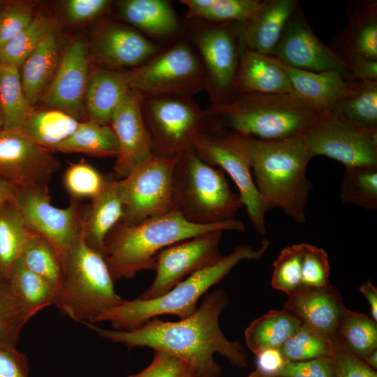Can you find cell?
<instances>
[{
    "mask_svg": "<svg viewBox=\"0 0 377 377\" xmlns=\"http://www.w3.org/2000/svg\"><path fill=\"white\" fill-rule=\"evenodd\" d=\"M280 349L288 362L332 357L334 349V339L302 325Z\"/></svg>",
    "mask_w": 377,
    "mask_h": 377,
    "instance_id": "7bdbcfd3",
    "label": "cell"
},
{
    "mask_svg": "<svg viewBox=\"0 0 377 377\" xmlns=\"http://www.w3.org/2000/svg\"><path fill=\"white\" fill-rule=\"evenodd\" d=\"M300 5L296 0H264L246 21L236 23L240 48L273 55L290 17Z\"/></svg>",
    "mask_w": 377,
    "mask_h": 377,
    "instance_id": "44dd1931",
    "label": "cell"
},
{
    "mask_svg": "<svg viewBox=\"0 0 377 377\" xmlns=\"http://www.w3.org/2000/svg\"><path fill=\"white\" fill-rule=\"evenodd\" d=\"M369 367L374 370L377 369V350L372 352L367 357L362 360Z\"/></svg>",
    "mask_w": 377,
    "mask_h": 377,
    "instance_id": "680465c9",
    "label": "cell"
},
{
    "mask_svg": "<svg viewBox=\"0 0 377 377\" xmlns=\"http://www.w3.org/2000/svg\"><path fill=\"white\" fill-rule=\"evenodd\" d=\"M131 89L128 71H93L89 75L84 99L88 121L110 125L114 110Z\"/></svg>",
    "mask_w": 377,
    "mask_h": 377,
    "instance_id": "484cf974",
    "label": "cell"
},
{
    "mask_svg": "<svg viewBox=\"0 0 377 377\" xmlns=\"http://www.w3.org/2000/svg\"><path fill=\"white\" fill-rule=\"evenodd\" d=\"M3 1H1V0H0V8H1L2 3H3Z\"/></svg>",
    "mask_w": 377,
    "mask_h": 377,
    "instance_id": "be15d7a7",
    "label": "cell"
},
{
    "mask_svg": "<svg viewBox=\"0 0 377 377\" xmlns=\"http://www.w3.org/2000/svg\"><path fill=\"white\" fill-rule=\"evenodd\" d=\"M9 279L29 319L41 309L55 305L57 291L45 280L28 269L20 259L15 264Z\"/></svg>",
    "mask_w": 377,
    "mask_h": 377,
    "instance_id": "d590c367",
    "label": "cell"
},
{
    "mask_svg": "<svg viewBox=\"0 0 377 377\" xmlns=\"http://www.w3.org/2000/svg\"><path fill=\"white\" fill-rule=\"evenodd\" d=\"M302 323L283 308L271 310L253 320L244 331L247 347L256 355L280 348L301 327Z\"/></svg>",
    "mask_w": 377,
    "mask_h": 377,
    "instance_id": "f546056e",
    "label": "cell"
},
{
    "mask_svg": "<svg viewBox=\"0 0 377 377\" xmlns=\"http://www.w3.org/2000/svg\"><path fill=\"white\" fill-rule=\"evenodd\" d=\"M80 121L72 114L57 109L34 110L22 132L32 142L50 151L66 140Z\"/></svg>",
    "mask_w": 377,
    "mask_h": 377,
    "instance_id": "4dcf8cb0",
    "label": "cell"
},
{
    "mask_svg": "<svg viewBox=\"0 0 377 377\" xmlns=\"http://www.w3.org/2000/svg\"><path fill=\"white\" fill-rule=\"evenodd\" d=\"M188 17L214 24L242 23L260 7L261 0H182Z\"/></svg>",
    "mask_w": 377,
    "mask_h": 377,
    "instance_id": "74e56055",
    "label": "cell"
},
{
    "mask_svg": "<svg viewBox=\"0 0 377 377\" xmlns=\"http://www.w3.org/2000/svg\"><path fill=\"white\" fill-rule=\"evenodd\" d=\"M96 60L110 70L135 68L158 54V47L135 29L117 23L103 27L93 40Z\"/></svg>",
    "mask_w": 377,
    "mask_h": 377,
    "instance_id": "ffe728a7",
    "label": "cell"
},
{
    "mask_svg": "<svg viewBox=\"0 0 377 377\" xmlns=\"http://www.w3.org/2000/svg\"><path fill=\"white\" fill-rule=\"evenodd\" d=\"M223 232H207L161 250L155 258V278L138 298L148 300L161 297L186 276L218 262L223 256L219 251Z\"/></svg>",
    "mask_w": 377,
    "mask_h": 377,
    "instance_id": "9a60e30c",
    "label": "cell"
},
{
    "mask_svg": "<svg viewBox=\"0 0 377 377\" xmlns=\"http://www.w3.org/2000/svg\"><path fill=\"white\" fill-rule=\"evenodd\" d=\"M111 2L108 0H68L65 3L67 18L73 23L91 20L108 9Z\"/></svg>",
    "mask_w": 377,
    "mask_h": 377,
    "instance_id": "816d5d0a",
    "label": "cell"
},
{
    "mask_svg": "<svg viewBox=\"0 0 377 377\" xmlns=\"http://www.w3.org/2000/svg\"><path fill=\"white\" fill-rule=\"evenodd\" d=\"M302 137L313 157L327 156L345 168L377 167V131L321 113Z\"/></svg>",
    "mask_w": 377,
    "mask_h": 377,
    "instance_id": "7c38bea8",
    "label": "cell"
},
{
    "mask_svg": "<svg viewBox=\"0 0 377 377\" xmlns=\"http://www.w3.org/2000/svg\"><path fill=\"white\" fill-rule=\"evenodd\" d=\"M194 44L206 74V87L212 104L234 98L240 45L236 23L215 24L198 31Z\"/></svg>",
    "mask_w": 377,
    "mask_h": 377,
    "instance_id": "5bb4252c",
    "label": "cell"
},
{
    "mask_svg": "<svg viewBox=\"0 0 377 377\" xmlns=\"http://www.w3.org/2000/svg\"><path fill=\"white\" fill-rule=\"evenodd\" d=\"M12 202L28 230L46 239L62 260L81 233L83 219L75 202L54 207L48 186L19 188Z\"/></svg>",
    "mask_w": 377,
    "mask_h": 377,
    "instance_id": "4fadbf2b",
    "label": "cell"
},
{
    "mask_svg": "<svg viewBox=\"0 0 377 377\" xmlns=\"http://www.w3.org/2000/svg\"><path fill=\"white\" fill-rule=\"evenodd\" d=\"M340 199L367 210L377 209V167L345 168Z\"/></svg>",
    "mask_w": 377,
    "mask_h": 377,
    "instance_id": "60d3db41",
    "label": "cell"
},
{
    "mask_svg": "<svg viewBox=\"0 0 377 377\" xmlns=\"http://www.w3.org/2000/svg\"><path fill=\"white\" fill-rule=\"evenodd\" d=\"M142 110L154 155L167 158L193 149L207 117L190 96L144 97Z\"/></svg>",
    "mask_w": 377,
    "mask_h": 377,
    "instance_id": "ba28073f",
    "label": "cell"
},
{
    "mask_svg": "<svg viewBox=\"0 0 377 377\" xmlns=\"http://www.w3.org/2000/svg\"><path fill=\"white\" fill-rule=\"evenodd\" d=\"M34 7L24 1H3L0 8V50L27 27L34 18Z\"/></svg>",
    "mask_w": 377,
    "mask_h": 377,
    "instance_id": "7dc6e473",
    "label": "cell"
},
{
    "mask_svg": "<svg viewBox=\"0 0 377 377\" xmlns=\"http://www.w3.org/2000/svg\"><path fill=\"white\" fill-rule=\"evenodd\" d=\"M63 276L55 306L82 323H96L105 311L124 302L102 254L89 247L82 234L62 258Z\"/></svg>",
    "mask_w": 377,
    "mask_h": 377,
    "instance_id": "52a82bcc",
    "label": "cell"
},
{
    "mask_svg": "<svg viewBox=\"0 0 377 377\" xmlns=\"http://www.w3.org/2000/svg\"><path fill=\"white\" fill-rule=\"evenodd\" d=\"M59 160L22 131L0 129V179L18 188L48 186Z\"/></svg>",
    "mask_w": 377,
    "mask_h": 377,
    "instance_id": "2e32d148",
    "label": "cell"
},
{
    "mask_svg": "<svg viewBox=\"0 0 377 377\" xmlns=\"http://www.w3.org/2000/svg\"><path fill=\"white\" fill-rule=\"evenodd\" d=\"M360 291L364 295L370 306L371 316L377 321V288L372 282L368 279L360 287Z\"/></svg>",
    "mask_w": 377,
    "mask_h": 377,
    "instance_id": "9f6ffc18",
    "label": "cell"
},
{
    "mask_svg": "<svg viewBox=\"0 0 377 377\" xmlns=\"http://www.w3.org/2000/svg\"><path fill=\"white\" fill-rule=\"evenodd\" d=\"M330 113L359 127L377 131V82L350 80L348 90Z\"/></svg>",
    "mask_w": 377,
    "mask_h": 377,
    "instance_id": "1f68e13d",
    "label": "cell"
},
{
    "mask_svg": "<svg viewBox=\"0 0 377 377\" xmlns=\"http://www.w3.org/2000/svg\"><path fill=\"white\" fill-rule=\"evenodd\" d=\"M20 259L28 269L45 280L58 292L63 276L62 262L46 239L30 232Z\"/></svg>",
    "mask_w": 377,
    "mask_h": 377,
    "instance_id": "f35d334b",
    "label": "cell"
},
{
    "mask_svg": "<svg viewBox=\"0 0 377 377\" xmlns=\"http://www.w3.org/2000/svg\"><path fill=\"white\" fill-rule=\"evenodd\" d=\"M58 33L57 23L20 68L24 91L34 105L42 100L58 69L61 60Z\"/></svg>",
    "mask_w": 377,
    "mask_h": 377,
    "instance_id": "83f0119b",
    "label": "cell"
},
{
    "mask_svg": "<svg viewBox=\"0 0 377 377\" xmlns=\"http://www.w3.org/2000/svg\"><path fill=\"white\" fill-rule=\"evenodd\" d=\"M269 246V242L265 239L257 249L249 245H239L230 253L188 276L163 295L148 300H124L118 306L102 313L96 323L108 321L114 330H132L161 315L170 314L180 319L186 318L197 310L199 299L211 287L221 281L241 261L260 260Z\"/></svg>",
    "mask_w": 377,
    "mask_h": 377,
    "instance_id": "5b68a950",
    "label": "cell"
},
{
    "mask_svg": "<svg viewBox=\"0 0 377 377\" xmlns=\"http://www.w3.org/2000/svg\"><path fill=\"white\" fill-rule=\"evenodd\" d=\"M193 149L212 166L217 165L226 172L236 184L248 216L261 235L266 232L267 209L256 186L249 161L240 136L216 126L213 132L204 128L198 135Z\"/></svg>",
    "mask_w": 377,
    "mask_h": 377,
    "instance_id": "30bf717a",
    "label": "cell"
},
{
    "mask_svg": "<svg viewBox=\"0 0 377 377\" xmlns=\"http://www.w3.org/2000/svg\"><path fill=\"white\" fill-rule=\"evenodd\" d=\"M274 59L289 78L295 94L320 113L331 112L349 89L350 80L338 72L304 71Z\"/></svg>",
    "mask_w": 377,
    "mask_h": 377,
    "instance_id": "603a6c76",
    "label": "cell"
},
{
    "mask_svg": "<svg viewBox=\"0 0 377 377\" xmlns=\"http://www.w3.org/2000/svg\"><path fill=\"white\" fill-rule=\"evenodd\" d=\"M332 359L336 377H377L376 370L348 351L335 339Z\"/></svg>",
    "mask_w": 377,
    "mask_h": 377,
    "instance_id": "681fc988",
    "label": "cell"
},
{
    "mask_svg": "<svg viewBox=\"0 0 377 377\" xmlns=\"http://www.w3.org/2000/svg\"><path fill=\"white\" fill-rule=\"evenodd\" d=\"M57 23L46 15H36L27 27L0 50V64L20 69L27 59Z\"/></svg>",
    "mask_w": 377,
    "mask_h": 377,
    "instance_id": "ab89813d",
    "label": "cell"
},
{
    "mask_svg": "<svg viewBox=\"0 0 377 377\" xmlns=\"http://www.w3.org/2000/svg\"><path fill=\"white\" fill-rule=\"evenodd\" d=\"M330 265L326 251L309 243H302V286L323 288L331 286Z\"/></svg>",
    "mask_w": 377,
    "mask_h": 377,
    "instance_id": "bcb514c9",
    "label": "cell"
},
{
    "mask_svg": "<svg viewBox=\"0 0 377 377\" xmlns=\"http://www.w3.org/2000/svg\"><path fill=\"white\" fill-rule=\"evenodd\" d=\"M302 243L283 248L272 263V286L292 295L302 286Z\"/></svg>",
    "mask_w": 377,
    "mask_h": 377,
    "instance_id": "ee69618b",
    "label": "cell"
},
{
    "mask_svg": "<svg viewBox=\"0 0 377 377\" xmlns=\"http://www.w3.org/2000/svg\"><path fill=\"white\" fill-rule=\"evenodd\" d=\"M2 128H3V122H2V119H1V112H0V129H1Z\"/></svg>",
    "mask_w": 377,
    "mask_h": 377,
    "instance_id": "6125c7cd",
    "label": "cell"
},
{
    "mask_svg": "<svg viewBox=\"0 0 377 377\" xmlns=\"http://www.w3.org/2000/svg\"><path fill=\"white\" fill-rule=\"evenodd\" d=\"M283 308L297 318L302 325L333 339L346 309L341 294L332 285L323 288L301 286L288 296Z\"/></svg>",
    "mask_w": 377,
    "mask_h": 377,
    "instance_id": "7402d4cb",
    "label": "cell"
},
{
    "mask_svg": "<svg viewBox=\"0 0 377 377\" xmlns=\"http://www.w3.org/2000/svg\"><path fill=\"white\" fill-rule=\"evenodd\" d=\"M272 57L295 68L338 72L350 80L347 66L317 37L300 5L288 21Z\"/></svg>",
    "mask_w": 377,
    "mask_h": 377,
    "instance_id": "e0dca14e",
    "label": "cell"
},
{
    "mask_svg": "<svg viewBox=\"0 0 377 377\" xmlns=\"http://www.w3.org/2000/svg\"><path fill=\"white\" fill-rule=\"evenodd\" d=\"M228 303L221 289L204 297L200 307L179 321H163L153 318L132 330L104 329L85 323L98 336L128 347H148L173 355L187 366L196 377H219L221 367L214 360L219 354L233 365L248 366V356L241 343L228 340L221 330L219 316Z\"/></svg>",
    "mask_w": 377,
    "mask_h": 377,
    "instance_id": "6da1fadb",
    "label": "cell"
},
{
    "mask_svg": "<svg viewBox=\"0 0 377 377\" xmlns=\"http://www.w3.org/2000/svg\"><path fill=\"white\" fill-rule=\"evenodd\" d=\"M330 47L344 63L355 57L377 61L376 1L356 3L348 24Z\"/></svg>",
    "mask_w": 377,
    "mask_h": 377,
    "instance_id": "d4e9b609",
    "label": "cell"
},
{
    "mask_svg": "<svg viewBox=\"0 0 377 377\" xmlns=\"http://www.w3.org/2000/svg\"><path fill=\"white\" fill-rule=\"evenodd\" d=\"M279 377H336L332 357L288 362L274 376Z\"/></svg>",
    "mask_w": 377,
    "mask_h": 377,
    "instance_id": "c3c4849f",
    "label": "cell"
},
{
    "mask_svg": "<svg viewBox=\"0 0 377 377\" xmlns=\"http://www.w3.org/2000/svg\"><path fill=\"white\" fill-rule=\"evenodd\" d=\"M89 57L82 40L72 41L62 57L48 89L41 101L50 108L73 115L84 106L89 78Z\"/></svg>",
    "mask_w": 377,
    "mask_h": 377,
    "instance_id": "d6986e66",
    "label": "cell"
},
{
    "mask_svg": "<svg viewBox=\"0 0 377 377\" xmlns=\"http://www.w3.org/2000/svg\"><path fill=\"white\" fill-rule=\"evenodd\" d=\"M118 180L108 178L103 190L91 199L88 216L82 222L81 234L84 242L103 257L105 239L123 217Z\"/></svg>",
    "mask_w": 377,
    "mask_h": 377,
    "instance_id": "4316f807",
    "label": "cell"
},
{
    "mask_svg": "<svg viewBox=\"0 0 377 377\" xmlns=\"http://www.w3.org/2000/svg\"><path fill=\"white\" fill-rule=\"evenodd\" d=\"M53 151L116 158L119 152V142L110 125L98 124L90 121H81L75 131Z\"/></svg>",
    "mask_w": 377,
    "mask_h": 377,
    "instance_id": "836d02e7",
    "label": "cell"
},
{
    "mask_svg": "<svg viewBox=\"0 0 377 377\" xmlns=\"http://www.w3.org/2000/svg\"><path fill=\"white\" fill-rule=\"evenodd\" d=\"M131 88L144 97H191L206 87L200 58L184 41L128 71Z\"/></svg>",
    "mask_w": 377,
    "mask_h": 377,
    "instance_id": "9c48e42d",
    "label": "cell"
},
{
    "mask_svg": "<svg viewBox=\"0 0 377 377\" xmlns=\"http://www.w3.org/2000/svg\"><path fill=\"white\" fill-rule=\"evenodd\" d=\"M30 232L12 201L0 205V271L9 277Z\"/></svg>",
    "mask_w": 377,
    "mask_h": 377,
    "instance_id": "8d00e7d4",
    "label": "cell"
},
{
    "mask_svg": "<svg viewBox=\"0 0 377 377\" xmlns=\"http://www.w3.org/2000/svg\"><path fill=\"white\" fill-rule=\"evenodd\" d=\"M213 230L242 232L244 226L236 219L195 224L173 209L133 226H116L105 239L104 258L114 281L133 279L142 270H154L156 256L161 250Z\"/></svg>",
    "mask_w": 377,
    "mask_h": 377,
    "instance_id": "3957f363",
    "label": "cell"
},
{
    "mask_svg": "<svg viewBox=\"0 0 377 377\" xmlns=\"http://www.w3.org/2000/svg\"><path fill=\"white\" fill-rule=\"evenodd\" d=\"M0 377H27L26 357L15 347L0 345Z\"/></svg>",
    "mask_w": 377,
    "mask_h": 377,
    "instance_id": "f5cc1de1",
    "label": "cell"
},
{
    "mask_svg": "<svg viewBox=\"0 0 377 377\" xmlns=\"http://www.w3.org/2000/svg\"><path fill=\"white\" fill-rule=\"evenodd\" d=\"M108 178L93 165L80 161L69 165L64 174L63 182L74 200L92 199L103 190Z\"/></svg>",
    "mask_w": 377,
    "mask_h": 377,
    "instance_id": "f6af8a7d",
    "label": "cell"
},
{
    "mask_svg": "<svg viewBox=\"0 0 377 377\" xmlns=\"http://www.w3.org/2000/svg\"><path fill=\"white\" fill-rule=\"evenodd\" d=\"M171 195L173 209L198 225L232 220L243 206L239 194L231 190L224 172L207 163L193 149L177 159Z\"/></svg>",
    "mask_w": 377,
    "mask_h": 377,
    "instance_id": "8992f818",
    "label": "cell"
},
{
    "mask_svg": "<svg viewBox=\"0 0 377 377\" xmlns=\"http://www.w3.org/2000/svg\"><path fill=\"white\" fill-rule=\"evenodd\" d=\"M334 339L348 351L364 360L377 350V323L368 313L346 308Z\"/></svg>",
    "mask_w": 377,
    "mask_h": 377,
    "instance_id": "e575fe53",
    "label": "cell"
},
{
    "mask_svg": "<svg viewBox=\"0 0 377 377\" xmlns=\"http://www.w3.org/2000/svg\"><path fill=\"white\" fill-rule=\"evenodd\" d=\"M18 188L15 185L0 179V205L13 200Z\"/></svg>",
    "mask_w": 377,
    "mask_h": 377,
    "instance_id": "6f0895ef",
    "label": "cell"
},
{
    "mask_svg": "<svg viewBox=\"0 0 377 377\" xmlns=\"http://www.w3.org/2000/svg\"><path fill=\"white\" fill-rule=\"evenodd\" d=\"M234 93L235 96L251 93L295 94L289 78L274 57L246 49L240 52Z\"/></svg>",
    "mask_w": 377,
    "mask_h": 377,
    "instance_id": "cb8c5ba5",
    "label": "cell"
},
{
    "mask_svg": "<svg viewBox=\"0 0 377 377\" xmlns=\"http://www.w3.org/2000/svg\"><path fill=\"white\" fill-rule=\"evenodd\" d=\"M177 159L154 156L118 180L123 205L118 226H133L173 210L171 183Z\"/></svg>",
    "mask_w": 377,
    "mask_h": 377,
    "instance_id": "8fae6325",
    "label": "cell"
},
{
    "mask_svg": "<svg viewBox=\"0 0 377 377\" xmlns=\"http://www.w3.org/2000/svg\"><path fill=\"white\" fill-rule=\"evenodd\" d=\"M188 369L180 359L167 353L154 350L151 364L140 372L128 377H181Z\"/></svg>",
    "mask_w": 377,
    "mask_h": 377,
    "instance_id": "f907efd6",
    "label": "cell"
},
{
    "mask_svg": "<svg viewBox=\"0 0 377 377\" xmlns=\"http://www.w3.org/2000/svg\"><path fill=\"white\" fill-rule=\"evenodd\" d=\"M34 110V105L24 91L20 69L0 64V112L2 128L22 131L26 121Z\"/></svg>",
    "mask_w": 377,
    "mask_h": 377,
    "instance_id": "d6a6232c",
    "label": "cell"
},
{
    "mask_svg": "<svg viewBox=\"0 0 377 377\" xmlns=\"http://www.w3.org/2000/svg\"><path fill=\"white\" fill-rule=\"evenodd\" d=\"M207 112L217 127L267 141L302 135L321 114L294 94L256 93L211 104Z\"/></svg>",
    "mask_w": 377,
    "mask_h": 377,
    "instance_id": "277c9868",
    "label": "cell"
},
{
    "mask_svg": "<svg viewBox=\"0 0 377 377\" xmlns=\"http://www.w3.org/2000/svg\"><path fill=\"white\" fill-rule=\"evenodd\" d=\"M256 356V370L267 376H274L288 362L280 348L265 349Z\"/></svg>",
    "mask_w": 377,
    "mask_h": 377,
    "instance_id": "11a10c76",
    "label": "cell"
},
{
    "mask_svg": "<svg viewBox=\"0 0 377 377\" xmlns=\"http://www.w3.org/2000/svg\"><path fill=\"white\" fill-rule=\"evenodd\" d=\"M144 96L131 89L114 110L110 125L119 142L114 171L116 178H124L154 156L151 140L144 121Z\"/></svg>",
    "mask_w": 377,
    "mask_h": 377,
    "instance_id": "ac0fdd59",
    "label": "cell"
},
{
    "mask_svg": "<svg viewBox=\"0 0 377 377\" xmlns=\"http://www.w3.org/2000/svg\"><path fill=\"white\" fill-rule=\"evenodd\" d=\"M249 377H279V376H267L259 372L258 370L256 369L250 373Z\"/></svg>",
    "mask_w": 377,
    "mask_h": 377,
    "instance_id": "91938a15",
    "label": "cell"
},
{
    "mask_svg": "<svg viewBox=\"0 0 377 377\" xmlns=\"http://www.w3.org/2000/svg\"><path fill=\"white\" fill-rule=\"evenodd\" d=\"M121 19L154 38L176 34L179 21L172 4L165 0H124L117 3Z\"/></svg>",
    "mask_w": 377,
    "mask_h": 377,
    "instance_id": "f1b7e54d",
    "label": "cell"
},
{
    "mask_svg": "<svg viewBox=\"0 0 377 377\" xmlns=\"http://www.w3.org/2000/svg\"><path fill=\"white\" fill-rule=\"evenodd\" d=\"M239 136L267 212L279 208L294 221L304 223L312 188L306 167L313 156L302 135L271 141Z\"/></svg>",
    "mask_w": 377,
    "mask_h": 377,
    "instance_id": "7a4b0ae2",
    "label": "cell"
},
{
    "mask_svg": "<svg viewBox=\"0 0 377 377\" xmlns=\"http://www.w3.org/2000/svg\"><path fill=\"white\" fill-rule=\"evenodd\" d=\"M29 320L9 277L0 271V345L15 347L21 330Z\"/></svg>",
    "mask_w": 377,
    "mask_h": 377,
    "instance_id": "b9f144b4",
    "label": "cell"
},
{
    "mask_svg": "<svg viewBox=\"0 0 377 377\" xmlns=\"http://www.w3.org/2000/svg\"><path fill=\"white\" fill-rule=\"evenodd\" d=\"M350 80L377 82V61L361 57H352L345 61Z\"/></svg>",
    "mask_w": 377,
    "mask_h": 377,
    "instance_id": "db71d44e",
    "label": "cell"
},
{
    "mask_svg": "<svg viewBox=\"0 0 377 377\" xmlns=\"http://www.w3.org/2000/svg\"><path fill=\"white\" fill-rule=\"evenodd\" d=\"M181 377H196V376L188 369Z\"/></svg>",
    "mask_w": 377,
    "mask_h": 377,
    "instance_id": "94428289",
    "label": "cell"
}]
</instances>
